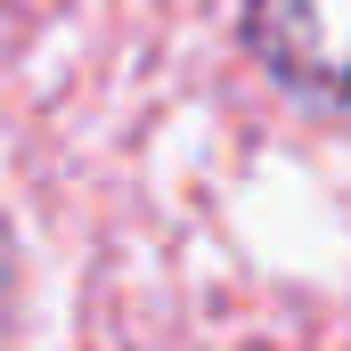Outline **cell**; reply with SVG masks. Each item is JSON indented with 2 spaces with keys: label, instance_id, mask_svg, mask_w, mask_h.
Returning a JSON list of instances; mask_svg holds the SVG:
<instances>
[{
  "label": "cell",
  "instance_id": "cell-1",
  "mask_svg": "<svg viewBox=\"0 0 351 351\" xmlns=\"http://www.w3.org/2000/svg\"><path fill=\"white\" fill-rule=\"evenodd\" d=\"M245 49L294 98L351 106V0H245Z\"/></svg>",
  "mask_w": 351,
  "mask_h": 351
},
{
  "label": "cell",
  "instance_id": "cell-2",
  "mask_svg": "<svg viewBox=\"0 0 351 351\" xmlns=\"http://www.w3.org/2000/svg\"><path fill=\"white\" fill-rule=\"evenodd\" d=\"M8 302H16V237L0 229V319H8Z\"/></svg>",
  "mask_w": 351,
  "mask_h": 351
}]
</instances>
